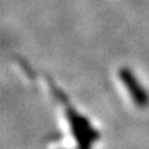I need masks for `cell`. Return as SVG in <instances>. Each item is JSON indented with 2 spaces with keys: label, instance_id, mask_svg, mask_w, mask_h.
Wrapping results in <instances>:
<instances>
[{
  "label": "cell",
  "instance_id": "cell-2",
  "mask_svg": "<svg viewBox=\"0 0 149 149\" xmlns=\"http://www.w3.org/2000/svg\"><path fill=\"white\" fill-rule=\"evenodd\" d=\"M119 78L124 87L127 88L128 93L132 97L133 102L138 107H147L149 104V96L144 87L141 85V82L137 80L134 73L127 67H122L119 70Z\"/></svg>",
  "mask_w": 149,
  "mask_h": 149
},
{
  "label": "cell",
  "instance_id": "cell-1",
  "mask_svg": "<svg viewBox=\"0 0 149 149\" xmlns=\"http://www.w3.org/2000/svg\"><path fill=\"white\" fill-rule=\"evenodd\" d=\"M52 92L56 100L62 104L65 109V116H66L67 123L74 138V142H76L77 149H91L93 143L98 141L100 133L96 130L88 118L76 111V108L70 103L67 97L65 96V93L61 90L52 86Z\"/></svg>",
  "mask_w": 149,
  "mask_h": 149
}]
</instances>
